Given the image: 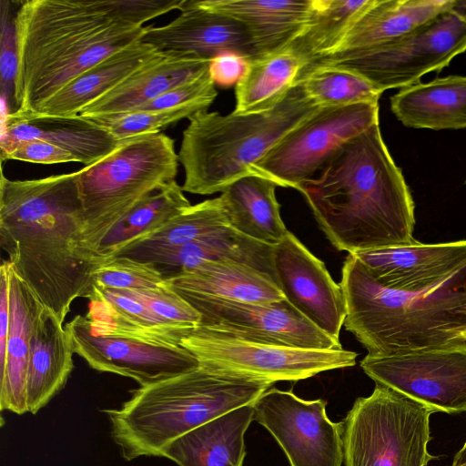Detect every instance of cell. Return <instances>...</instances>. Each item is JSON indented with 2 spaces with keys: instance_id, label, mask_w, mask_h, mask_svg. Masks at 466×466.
Segmentation results:
<instances>
[{
  "instance_id": "obj_26",
  "label": "cell",
  "mask_w": 466,
  "mask_h": 466,
  "mask_svg": "<svg viewBox=\"0 0 466 466\" xmlns=\"http://www.w3.org/2000/svg\"><path fill=\"white\" fill-rule=\"evenodd\" d=\"M454 4L455 0H375L333 54L370 49L397 41L450 10Z\"/></svg>"
},
{
  "instance_id": "obj_39",
  "label": "cell",
  "mask_w": 466,
  "mask_h": 466,
  "mask_svg": "<svg viewBox=\"0 0 466 466\" xmlns=\"http://www.w3.org/2000/svg\"><path fill=\"white\" fill-rule=\"evenodd\" d=\"M142 302L162 320L181 327L200 324L201 315L167 282L159 287L140 290H118Z\"/></svg>"
},
{
  "instance_id": "obj_5",
  "label": "cell",
  "mask_w": 466,
  "mask_h": 466,
  "mask_svg": "<svg viewBox=\"0 0 466 466\" xmlns=\"http://www.w3.org/2000/svg\"><path fill=\"white\" fill-rule=\"evenodd\" d=\"M273 384L260 378L199 366L140 387L119 409L104 412L124 459L163 457L167 447L177 438L254 403Z\"/></svg>"
},
{
  "instance_id": "obj_22",
  "label": "cell",
  "mask_w": 466,
  "mask_h": 466,
  "mask_svg": "<svg viewBox=\"0 0 466 466\" xmlns=\"http://www.w3.org/2000/svg\"><path fill=\"white\" fill-rule=\"evenodd\" d=\"M10 328L5 358L0 364V407L22 415L28 412L27 370L31 339L42 303L9 262Z\"/></svg>"
},
{
  "instance_id": "obj_46",
  "label": "cell",
  "mask_w": 466,
  "mask_h": 466,
  "mask_svg": "<svg viewBox=\"0 0 466 466\" xmlns=\"http://www.w3.org/2000/svg\"><path fill=\"white\" fill-rule=\"evenodd\" d=\"M465 183H466V180H465Z\"/></svg>"
},
{
  "instance_id": "obj_30",
  "label": "cell",
  "mask_w": 466,
  "mask_h": 466,
  "mask_svg": "<svg viewBox=\"0 0 466 466\" xmlns=\"http://www.w3.org/2000/svg\"><path fill=\"white\" fill-rule=\"evenodd\" d=\"M161 54L139 40L78 76L32 115H80L85 107Z\"/></svg>"
},
{
  "instance_id": "obj_43",
  "label": "cell",
  "mask_w": 466,
  "mask_h": 466,
  "mask_svg": "<svg viewBox=\"0 0 466 466\" xmlns=\"http://www.w3.org/2000/svg\"><path fill=\"white\" fill-rule=\"evenodd\" d=\"M248 61L235 54H224L211 60L209 75L215 85L229 86L243 76Z\"/></svg>"
},
{
  "instance_id": "obj_15",
  "label": "cell",
  "mask_w": 466,
  "mask_h": 466,
  "mask_svg": "<svg viewBox=\"0 0 466 466\" xmlns=\"http://www.w3.org/2000/svg\"><path fill=\"white\" fill-rule=\"evenodd\" d=\"M72 349L94 370L133 379L140 387L191 371L198 360L179 345L94 332L86 316L65 327Z\"/></svg>"
},
{
  "instance_id": "obj_14",
  "label": "cell",
  "mask_w": 466,
  "mask_h": 466,
  "mask_svg": "<svg viewBox=\"0 0 466 466\" xmlns=\"http://www.w3.org/2000/svg\"><path fill=\"white\" fill-rule=\"evenodd\" d=\"M201 315L199 325L247 340L312 350H341L337 340L317 328L286 299L271 303L213 297L181 296Z\"/></svg>"
},
{
  "instance_id": "obj_45",
  "label": "cell",
  "mask_w": 466,
  "mask_h": 466,
  "mask_svg": "<svg viewBox=\"0 0 466 466\" xmlns=\"http://www.w3.org/2000/svg\"><path fill=\"white\" fill-rule=\"evenodd\" d=\"M458 466H466V463H464V464H461V465H458Z\"/></svg>"
},
{
  "instance_id": "obj_7",
  "label": "cell",
  "mask_w": 466,
  "mask_h": 466,
  "mask_svg": "<svg viewBox=\"0 0 466 466\" xmlns=\"http://www.w3.org/2000/svg\"><path fill=\"white\" fill-rule=\"evenodd\" d=\"M174 140L153 133L121 140L103 159L79 170L84 237L99 253L109 232L143 199L176 181Z\"/></svg>"
},
{
  "instance_id": "obj_37",
  "label": "cell",
  "mask_w": 466,
  "mask_h": 466,
  "mask_svg": "<svg viewBox=\"0 0 466 466\" xmlns=\"http://www.w3.org/2000/svg\"><path fill=\"white\" fill-rule=\"evenodd\" d=\"M208 109L200 104H191L163 110H134L121 114L86 117L109 131L118 140L153 133L198 111Z\"/></svg>"
},
{
  "instance_id": "obj_29",
  "label": "cell",
  "mask_w": 466,
  "mask_h": 466,
  "mask_svg": "<svg viewBox=\"0 0 466 466\" xmlns=\"http://www.w3.org/2000/svg\"><path fill=\"white\" fill-rule=\"evenodd\" d=\"M199 3L245 25L266 56L284 49L295 39L308 22L315 0H205Z\"/></svg>"
},
{
  "instance_id": "obj_25",
  "label": "cell",
  "mask_w": 466,
  "mask_h": 466,
  "mask_svg": "<svg viewBox=\"0 0 466 466\" xmlns=\"http://www.w3.org/2000/svg\"><path fill=\"white\" fill-rule=\"evenodd\" d=\"M74 353L63 323L43 307L31 339L26 383L28 412L37 413L65 387L74 369Z\"/></svg>"
},
{
  "instance_id": "obj_17",
  "label": "cell",
  "mask_w": 466,
  "mask_h": 466,
  "mask_svg": "<svg viewBox=\"0 0 466 466\" xmlns=\"http://www.w3.org/2000/svg\"><path fill=\"white\" fill-rule=\"evenodd\" d=\"M275 281L285 299L317 328L339 340L346 302L325 264L289 231L273 248Z\"/></svg>"
},
{
  "instance_id": "obj_36",
  "label": "cell",
  "mask_w": 466,
  "mask_h": 466,
  "mask_svg": "<svg viewBox=\"0 0 466 466\" xmlns=\"http://www.w3.org/2000/svg\"><path fill=\"white\" fill-rule=\"evenodd\" d=\"M227 228L230 227L221 199L218 197L191 205L161 228L137 241L180 245L216 234Z\"/></svg>"
},
{
  "instance_id": "obj_9",
  "label": "cell",
  "mask_w": 466,
  "mask_h": 466,
  "mask_svg": "<svg viewBox=\"0 0 466 466\" xmlns=\"http://www.w3.org/2000/svg\"><path fill=\"white\" fill-rule=\"evenodd\" d=\"M465 51L466 0H455L450 10L397 41L326 56L302 70L320 66L352 70L384 92L419 83L424 75L440 72Z\"/></svg>"
},
{
  "instance_id": "obj_18",
  "label": "cell",
  "mask_w": 466,
  "mask_h": 466,
  "mask_svg": "<svg viewBox=\"0 0 466 466\" xmlns=\"http://www.w3.org/2000/svg\"><path fill=\"white\" fill-rule=\"evenodd\" d=\"M354 255L381 286L407 292L427 290L466 266V240L389 247Z\"/></svg>"
},
{
  "instance_id": "obj_3",
  "label": "cell",
  "mask_w": 466,
  "mask_h": 466,
  "mask_svg": "<svg viewBox=\"0 0 466 466\" xmlns=\"http://www.w3.org/2000/svg\"><path fill=\"white\" fill-rule=\"evenodd\" d=\"M14 20L17 116L35 113L78 76L141 40L146 29L127 23L116 0L23 1Z\"/></svg>"
},
{
  "instance_id": "obj_32",
  "label": "cell",
  "mask_w": 466,
  "mask_h": 466,
  "mask_svg": "<svg viewBox=\"0 0 466 466\" xmlns=\"http://www.w3.org/2000/svg\"><path fill=\"white\" fill-rule=\"evenodd\" d=\"M304 66V61L288 47L248 62L236 84L234 112L254 114L270 110L295 86Z\"/></svg>"
},
{
  "instance_id": "obj_33",
  "label": "cell",
  "mask_w": 466,
  "mask_h": 466,
  "mask_svg": "<svg viewBox=\"0 0 466 466\" xmlns=\"http://www.w3.org/2000/svg\"><path fill=\"white\" fill-rule=\"evenodd\" d=\"M375 0H315L313 11L295 39L286 47L305 63L331 55L359 17Z\"/></svg>"
},
{
  "instance_id": "obj_34",
  "label": "cell",
  "mask_w": 466,
  "mask_h": 466,
  "mask_svg": "<svg viewBox=\"0 0 466 466\" xmlns=\"http://www.w3.org/2000/svg\"><path fill=\"white\" fill-rule=\"evenodd\" d=\"M191 206L177 181L143 199L102 241L99 253L111 256L123 247L142 239Z\"/></svg>"
},
{
  "instance_id": "obj_1",
  "label": "cell",
  "mask_w": 466,
  "mask_h": 466,
  "mask_svg": "<svg viewBox=\"0 0 466 466\" xmlns=\"http://www.w3.org/2000/svg\"><path fill=\"white\" fill-rule=\"evenodd\" d=\"M79 171L0 181V245L16 274L64 324L74 300L87 299L104 255L84 237Z\"/></svg>"
},
{
  "instance_id": "obj_31",
  "label": "cell",
  "mask_w": 466,
  "mask_h": 466,
  "mask_svg": "<svg viewBox=\"0 0 466 466\" xmlns=\"http://www.w3.org/2000/svg\"><path fill=\"white\" fill-rule=\"evenodd\" d=\"M277 187L258 174L244 176L227 186L219 198L229 227L258 242L278 245L289 231L280 217Z\"/></svg>"
},
{
  "instance_id": "obj_4",
  "label": "cell",
  "mask_w": 466,
  "mask_h": 466,
  "mask_svg": "<svg viewBox=\"0 0 466 466\" xmlns=\"http://www.w3.org/2000/svg\"><path fill=\"white\" fill-rule=\"evenodd\" d=\"M339 283L345 329L380 357L466 343V266L427 290L407 292L379 284L352 254Z\"/></svg>"
},
{
  "instance_id": "obj_8",
  "label": "cell",
  "mask_w": 466,
  "mask_h": 466,
  "mask_svg": "<svg viewBox=\"0 0 466 466\" xmlns=\"http://www.w3.org/2000/svg\"><path fill=\"white\" fill-rule=\"evenodd\" d=\"M427 406L381 384L358 398L342 423L344 466H427L431 415Z\"/></svg>"
},
{
  "instance_id": "obj_13",
  "label": "cell",
  "mask_w": 466,
  "mask_h": 466,
  "mask_svg": "<svg viewBox=\"0 0 466 466\" xmlns=\"http://www.w3.org/2000/svg\"><path fill=\"white\" fill-rule=\"evenodd\" d=\"M326 406L271 388L253 403V420L275 438L290 466H342V423L328 418Z\"/></svg>"
},
{
  "instance_id": "obj_12",
  "label": "cell",
  "mask_w": 466,
  "mask_h": 466,
  "mask_svg": "<svg viewBox=\"0 0 466 466\" xmlns=\"http://www.w3.org/2000/svg\"><path fill=\"white\" fill-rule=\"evenodd\" d=\"M360 365L375 383L434 412H466V343L390 356L366 355Z\"/></svg>"
},
{
  "instance_id": "obj_35",
  "label": "cell",
  "mask_w": 466,
  "mask_h": 466,
  "mask_svg": "<svg viewBox=\"0 0 466 466\" xmlns=\"http://www.w3.org/2000/svg\"><path fill=\"white\" fill-rule=\"evenodd\" d=\"M298 83L321 107L379 103L383 93L357 72L329 66L302 70L297 78Z\"/></svg>"
},
{
  "instance_id": "obj_20",
  "label": "cell",
  "mask_w": 466,
  "mask_h": 466,
  "mask_svg": "<svg viewBox=\"0 0 466 466\" xmlns=\"http://www.w3.org/2000/svg\"><path fill=\"white\" fill-rule=\"evenodd\" d=\"M39 139L54 144L70 154L76 162L90 166L114 152L120 145L109 131L81 115L5 116L1 137V150L13 145Z\"/></svg>"
},
{
  "instance_id": "obj_42",
  "label": "cell",
  "mask_w": 466,
  "mask_h": 466,
  "mask_svg": "<svg viewBox=\"0 0 466 466\" xmlns=\"http://www.w3.org/2000/svg\"><path fill=\"white\" fill-rule=\"evenodd\" d=\"M1 160H19L38 164L76 162L75 157L66 150L39 139L18 142L1 150Z\"/></svg>"
},
{
  "instance_id": "obj_38",
  "label": "cell",
  "mask_w": 466,
  "mask_h": 466,
  "mask_svg": "<svg viewBox=\"0 0 466 466\" xmlns=\"http://www.w3.org/2000/svg\"><path fill=\"white\" fill-rule=\"evenodd\" d=\"M167 276L151 263L127 257L105 256L93 273V287L113 290H140L162 286Z\"/></svg>"
},
{
  "instance_id": "obj_2",
  "label": "cell",
  "mask_w": 466,
  "mask_h": 466,
  "mask_svg": "<svg viewBox=\"0 0 466 466\" xmlns=\"http://www.w3.org/2000/svg\"><path fill=\"white\" fill-rule=\"evenodd\" d=\"M299 191L338 250L354 254L416 241L414 202L379 123L341 146Z\"/></svg>"
},
{
  "instance_id": "obj_16",
  "label": "cell",
  "mask_w": 466,
  "mask_h": 466,
  "mask_svg": "<svg viewBox=\"0 0 466 466\" xmlns=\"http://www.w3.org/2000/svg\"><path fill=\"white\" fill-rule=\"evenodd\" d=\"M180 14L161 26H146L141 41L167 56L212 60L235 54L248 62L263 55L248 27L197 0H183Z\"/></svg>"
},
{
  "instance_id": "obj_10",
  "label": "cell",
  "mask_w": 466,
  "mask_h": 466,
  "mask_svg": "<svg viewBox=\"0 0 466 466\" xmlns=\"http://www.w3.org/2000/svg\"><path fill=\"white\" fill-rule=\"evenodd\" d=\"M179 345L199 366L264 379L297 381L320 372L352 367L358 354L346 350H312L264 344L198 325Z\"/></svg>"
},
{
  "instance_id": "obj_40",
  "label": "cell",
  "mask_w": 466,
  "mask_h": 466,
  "mask_svg": "<svg viewBox=\"0 0 466 466\" xmlns=\"http://www.w3.org/2000/svg\"><path fill=\"white\" fill-rule=\"evenodd\" d=\"M215 83L209 71L191 81L181 84L135 110L171 109L191 104H200L207 108L217 97ZM134 111V110H133Z\"/></svg>"
},
{
  "instance_id": "obj_24",
  "label": "cell",
  "mask_w": 466,
  "mask_h": 466,
  "mask_svg": "<svg viewBox=\"0 0 466 466\" xmlns=\"http://www.w3.org/2000/svg\"><path fill=\"white\" fill-rule=\"evenodd\" d=\"M166 282L180 296L198 295L254 303L285 299L270 276L233 260L205 262L193 269L167 276Z\"/></svg>"
},
{
  "instance_id": "obj_28",
  "label": "cell",
  "mask_w": 466,
  "mask_h": 466,
  "mask_svg": "<svg viewBox=\"0 0 466 466\" xmlns=\"http://www.w3.org/2000/svg\"><path fill=\"white\" fill-rule=\"evenodd\" d=\"M87 299L86 317L91 329L100 335L179 345L192 329L162 320L142 302L118 290L93 287Z\"/></svg>"
},
{
  "instance_id": "obj_21",
  "label": "cell",
  "mask_w": 466,
  "mask_h": 466,
  "mask_svg": "<svg viewBox=\"0 0 466 466\" xmlns=\"http://www.w3.org/2000/svg\"><path fill=\"white\" fill-rule=\"evenodd\" d=\"M210 60L161 54L83 109L85 117L133 111L165 92L196 79L209 69Z\"/></svg>"
},
{
  "instance_id": "obj_6",
  "label": "cell",
  "mask_w": 466,
  "mask_h": 466,
  "mask_svg": "<svg viewBox=\"0 0 466 466\" xmlns=\"http://www.w3.org/2000/svg\"><path fill=\"white\" fill-rule=\"evenodd\" d=\"M319 107L296 84L273 108L254 114L200 110L189 116L177 153L184 192L211 195L253 173V166Z\"/></svg>"
},
{
  "instance_id": "obj_19",
  "label": "cell",
  "mask_w": 466,
  "mask_h": 466,
  "mask_svg": "<svg viewBox=\"0 0 466 466\" xmlns=\"http://www.w3.org/2000/svg\"><path fill=\"white\" fill-rule=\"evenodd\" d=\"M273 248L227 228L180 245L133 242L111 256L127 257L157 267H169L172 270L169 276L193 269L208 261L233 260L249 265L275 280Z\"/></svg>"
},
{
  "instance_id": "obj_23",
  "label": "cell",
  "mask_w": 466,
  "mask_h": 466,
  "mask_svg": "<svg viewBox=\"0 0 466 466\" xmlns=\"http://www.w3.org/2000/svg\"><path fill=\"white\" fill-rule=\"evenodd\" d=\"M253 415V403L228 411L172 441L163 457L178 466H243Z\"/></svg>"
},
{
  "instance_id": "obj_44",
  "label": "cell",
  "mask_w": 466,
  "mask_h": 466,
  "mask_svg": "<svg viewBox=\"0 0 466 466\" xmlns=\"http://www.w3.org/2000/svg\"><path fill=\"white\" fill-rule=\"evenodd\" d=\"M466 463V441L462 447L456 452L451 466H458Z\"/></svg>"
},
{
  "instance_id": "obj_27",
  "label": "cell",
  "mask_w": 466,
  "mask_h": 466,
  "mask_svg": "<svg viewBox=\"0 0 466 466\" xmlns=\"http://www.w3.org/2000/svg\"><path fill=\"white\" fill-rule=\"evenodd\" d=\"M390 109L403 126L431 130L466 128V76H448L400 89Z\"/></svg>"
},
{
  "instance_id": "obj_11",
  "label": "cell",
  "mask_w": 466,
  "mask_h": 466,
  "mask_svg": "<svg viewBox=\"0 0 466 466\" xmlns=\"http://www.w3.org/2000/svg\"><path fill=\"white\" fill-rule=\"evenodd\" d=\"M378 123L379 103L319 107L259 159L253 173L299 190L341 146Z\"/></svg>"
},
{
  "instance_id": "obj_41",
  "label": "cell",
  "mask_w": 466,
  "mask_h": 466,
  "mask_svg": "<svg viewBox=\"0 0 466 466\" xmlns=\"http://www.w3.org/2000/svg\"><path fill=\"white\" fill-rule=\"evenodd\" d=\"M13 16L2 12L0 73L2 96L15 106V82L17 71V53Z\"/></svg>"
}]
</instances>
